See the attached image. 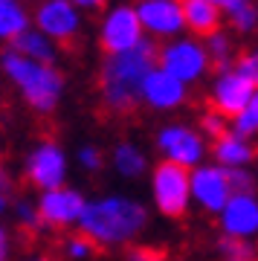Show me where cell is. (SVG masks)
<instances>
[{
  "instance_id": "484cf974",
  "label": "cell",
  "mask_w": 258,
  "mask_h": 261,
  "mask_svg": "<svg viewBox=\"0 0 258 261\" xmlns=\"http://www.w3.org/2000/svg\"><path fill=\"white\" fill-rule=\"evenodd\" d=\"M93 250H96V244L87 241L84 235H73V238H67V244H64L67 258H73V261H84V258H90Z\"/></svg>"
},
{
  "instance_id": "d590c367",
  "label": "cell",
  "mask_w": 258,
  "mask_h": 261,
  "mask_svg": "<svg viewBox=\"0 0 258 261\" xmlns=\"http://www.w3.org/2000/svg\"><path fill=\"white\" fill-rule=\"evenodd\" d=\"M206 3H212V6H218V9L223 6V0H206Z\"/></svg>"
},
{
  "instance_id": "e575fe53",
  "label": "cell",
  "mask_w": 258,
  "mask_h": 261,
  "mask_svg": "<svg viewBox=\"0 0 258 261\" xmlns=\"http://www.w3.org/2000/svg\"><path fill=\"white\" fill-rule=\"evenodd\" d=\"M6 206H9V197H6V192H0V215L6 212Z\"/></svg>"
},
{
  "instance_id": "603a6c76",
  "label": "cell",
  "mask_w": 258,
  "mask_h": 261,
  "mask_svg": "<svg viewBox=\"0 0 258 261\" xmlns=\"http://www.w3.org/2000/svg\"><path fill=\"white\" fill-rule=\"evenodd\" d=\"M203 49H206V56H209V61L212 64L221 67L223 70H229V58H232V41L226 32H212V35H206V44H203Z\"/></svg>"
},
{
  "instance_id": "ffe728a7",
  "label": "cell",
  "mask_w": 258,
  "mask_h": 261,
  "mask_svg": "<svg viewBox=\"0 0 258 261\" xmlns=\"http://www.w3.org/2000/svg\"><path fill=\"white\" fill-rule=\"evenodd\" d=\"M29 12L18 0H0V41H15L29 29Z\"/></svg>"
},
{
  "instance_id": "6da1fadb",
  "label": "cell",
  "mask_w": 258,
  "mask_h": 261,
  "mask_svg": "<svg viewBox=\"0 0 258 261\" xmlns=\"http://www.w3.org/2000/svg\"><path fill=\"white\" fill-rule=\"evenodd\" d=\"M148 224V209L128 195H105L87 200L79 218V232L101 247L131 244Z\"/></svg>"
},
{
  "instance_id": "1f68e13d",
  "label": "cell",
  "mask_w": 258,
  "mask_h": 261,
  "mask_svg": "<svg viewBox=\"0 0 258 261\" xmlns=\"http://www.w3.org/2000/svg\"><path fill=\"white\" fill-rule=\"evenodd\" d=\"M9 252H12L9 232H6V226L0 224V261H9Z\"/></svg>"
},
{
  "instance_id": "cb8c5ba5",
  "label": "cell",
  "mask_w": 258,
  "mask_h": 261,
  "mask_svg": "<svg viewBox=\"0 0 258 261\" xmlns=\"http://www.w3.org/2000/svg\"><path fill=\"white\" fill-rule=\"evenodd\" d=\"M226 130H229V119L221 116L218 111H206L200 116V137L203 140H206V137H209V140H218V137H223Z\"/></svg>"
},
{
  "instance_id": "9c48e42d",
  "label": "cell",
  "mask_w": 258,
  "mask_h": 261,
  "mask_svg": "<svg viewBox=\"0 0 258 261\" xmlns=\"http://www.w3.org/2000/svg\"><path fill=\"white\" fill-rule=\"evenodd\" d=\"M35 29L56 44H70L82 32V12L70 0H41L35 9Z\"/></svg>"
},
{
  "instance_id": "836d02e7",
  "label": "cell",
  "mask_w": 258,
  "mask_h": 261,
  "mask_svg": "<svg viewBox=\"0 0 258 261\" xmlns=\"http://www.w3.org/2000/svg\"><path fill=\"white\" fill-rule=\"evenodd\" d=\"M0 192H9V177H6L3 168H0Z\"/></svg>"
},
{
  "instance_id": "8fae6325",
  "label": "cell",
  "mask_w": 258,
  "mask_h": 261,
  "mask_svg": "<svg viewBox=\"0 0 258 261\" xmlns=\"http://www.w3.org/2000/svg\"><path fill=\"white\" fill-rule=\"evenodd\" d=\"M189 192H192V203H197L203 212L218 215L223 209V203L232 197L226 168L200 163L197 168L189 171Z\"/></svg>"
},
{
  "instance_id": "f546056e",
  "label": "cell",
  "mask_w": 258,
  "mask_h": 261,
  "mask_svg": "<svg viewBox=\"0 0 258 261\" xmlns=\"http://www.w3.org/2000/svg\"><path fill=\"white\" fill-rule=\"evenodd\" d=\"M79 166L84 171H99L101 168V151L96 145H82L79 148Z\"/></svg>"
},
{
  "instance_id": "8d00e7d4",
  "label": "cell",
  "mask_w": 258,
  "mask_h": 261,
  "mask_svg": "<svg viewBox=\"0 0 258 261\" xmlns=\"http://www.w3.org/2000/svg\"><path fill=\"white\" fill-rule=\"evenodd\" d=\"M226 261H252V258H226Z\"/></svg>"
},
{
  "instance_id": "74e56055",
  "label": "cell",
  "mask_w": 258,
  "mask_h": 261,
  "mask_svg": "<svg viewBox=\"0 0 258 261\" xmlns=\"http://www.w3.org/2000/svg\"><path fill=\"white\" fill-rule=\"evenodd\" d=\"M32 261H53V258H32Z\"/></svg>"
},
{
  "instance_id": "d6a6232c",
  "label": "cell",
  "mask_w": 258,
  "mask_h": 261,
  "mask_svg": "<svg viewBox=\"0 0 258 261\" xmlns=\"http://www.w3.org/2000/svg\"><path fill=\"white\" fill-rule=\"evenodd\" d=\"M70 3H73L79 12H82V9H101L108 0H70Z\"/></svg>"
},
{
  "instance_id": "f1b7e54d",
  "label": "cell",
  "mask_w": 258,
  "mask_h": 261,
  "mask_svg": "<svg viewBox=\"0 0 258 261\" xmlns=\"http://www.w3.org/2000/svg\"><path fill=\"white\" fill-rule=\"evenodd\" d=\"M15 215H18V221L27 226V229H38V226H41L38 209H35V203H29V200H18V206H15Z\"/></svg>"
},
{
  "instance_id": "d4e9b609",
  "label": "cell",
  "mask_w": 258,
  "mask_h": 261,
  "mask_svg": "<svg viewBox=\"0 0 258 261\" xmlns=\"http://www.w3.org/2000/svg\"><path fill=\"white\" fill-rule=\"evenodd\" d=\"M226 180H229V192L232 195L255 192V174L247 171V168H229V171H226Z\"/></svg>"
},
{
  "instance_id": "2e32d148",
  "label": "cell",
  "mask_w": 258,
  "mask_h": 261,
  "mask_svg": "<svg viewBox=\"0 0 258 261\" xmlns=\"http://www.w3.org/2000/svg\"><path fill=\"white\" fill-rule=\"evenodd\" d=\"M215 166L221 168H247L252 160H255V145L249 140H244V137H238V134H232V130H226L223 137H218L215 140Z\"/></svg>"
},
{
  "instance_id": "5b68a950",
  "label": "cell",
  "mask_w": 258,
  "mask_h": 261,
  "mask_svg": "<svg viewBox=\"0 0 258 261\" xmlns=\"http://www.w3.org/2000/svg\"><path fill=\"white\" fill-rule=\"evenodd\" d=\"M151 197L160 215L166 218H183L192 206V192H189V171L174 163H163L151 174Z\"/></svg>"
},
{
  "instance_id": "ac0fdd59",
  "label": "cell",
  "mask_w": 258,
  "mask_h": 261,
  "mask_svg": "<svg viewBox=\"0 0 258 261\" xmlns=\"http://www.w3.org/2000/svg\"><path fill=\"white\" fill-rule=\"evenodd\" d=\"M183 6V27L194 35H212L221 29V9L206 3V0H180Z\"/></svg>"
},
{
  "instance_id": "9a60e30c",
  "label": "cell",
  "mask_w": 258,
  "mask_h": 261,
  "mask_svg": "<svg viewBox=\"0 0 258 261\" xmlns=\"http://www.w3.org/2000/svg\"><path fill=\"white\" fill-rule=\"evenodd\" d=\"M255 90V84H249L247 79L235 70H223L212 84V111H218L226 119H235L244 108H247L249 96Z\"/></svg>"
},
{
  "instance_id": "4316f807",
  "label": "cell",
  "mask_w": 258,
  "mask_h": 261,
  "mask_svg": "<svg viewBox=\"0 0 258 261\" xmlns=\"http://www.w3.org/2000/svg\"><path fill=\"white\" fill-rule=\"evenodd\" d=\"M252 244L249 241H241V238H226L223 235L221 238V252L226 255V258H252Z\"/></svg>"
},
{
  "instance_id": "7402d4cb",
  "label": "cell",
  "mask_w": 258,
  "mask_h": 261,
  "mask_svg": "<svg viewBox=\"0 0 258 261\" xmlns=\"http://www.w3.org/2000/svg\"><path fill=\"white\" fill-rule=\"evenodd\" d=\"M232 134H238V137H244V140L258 137V87L252 90L247 108L232 119Z\"/></svg>"
},
{
  "instance_id": "83f0119b",
  "label": "cell",
  "mask_w": 258,
  "mask_h": 261,
  "mask_svg": "<svg viewBox=\"0 0 258 261\" xmlns=\"http://www.w3.org/2000/svg\"><path fill=\"white\" fill-rule=\"evenodd\" d=\"M232 70L241 73L249 84H255V87H258V49H255V53H249V56H244L238 64L232 67Z\"/></svg>"
},
{
  "instance_id": "e0dca14e",
  "label": "cell",
  "mask_w": 258,
  "mask_h": 261,
  "mask_svg": "<svg viewBox=\"0 0 258 261\" xmlns=\"http://www.w3.org/2000/svg\"><path fill=\"white\" fill-rule=\"evenodd\" d=\"M9 49L18 53V56H23V58H29V61H38V64L56 67V61H58V44L49 41L46 35H41L38 29L20 32L15 41H9Z\"/></svg>"
},
{
  "instance_id": "4fadbf2b",
  "label": "cell",
  "mask_w": 258,
  "mask_h": 261,
  "mask_svg": "<svg viewBox=\"0 0 258 261\" xmlns=\"http://www.w3.org/2000/svg\"><path fill=\"white\" fill-rule=\"evenodd\" d=\"M218 215H221V229L226 238L252 241L258 235V195L255 192L232 195Z\"/></svg>"
},
{
  "instance_id": "44dd1931",
  "label": "cell",
  "mask_w": 258,
  "mask_h": 261,
  "mask_svg": "<svg viewBox=\"0 0 258 261\" xmlns=\"http://www.w3.org/2000/svg\"><path fill=\"white\" fill-rule=\"evenodd\" d=\"M221 9L229 15L232 27L238 32H252L258 27V6L252 0H223Z\"/></svg>"
},
{
  "instance_id": "52a82bcc",
  "label": "cell",
  "mask_w": 258,
  "mask_h": 261,
  "mask_svg": "<svg viewBox=\"0 0 258 261\" xmlns=\"http://www.w3.org/2000/svg\"><path fill=\"white\" fill-rule=\"evenodd\" d=\"M157 151L163 163H174V166L192 171L206 157V140L200 137V130L174 122V125L157 130Z\"/></svg>"
},
{
  "instance_id": "7a4b0ae2",
  "label": "cell",
  "mask_w": 258,
  "mask_h": 261,
  "mask_svg": "<svg viewBox=\"0 0 258 261\" xmlns=\"http://www.w3.org/2000/svg\"><path fill=\"white\" fill-rule=\"evenodd\" d=\"M154 67H157V47L148 38L137 49L108 56L99 75L105 108L113 113H131L139 105V90H142L145 75Z\"/></svg>"
},
{
  "instance_id": "7c38bea8",
  "label": "cell",
  "mask_w": 258,
  "mask_h": 261,
  "mask_svg": "<svg viewBox=\"0 0 258 261\" xmlns=\"http://www.w3.org/2000/svg\"><path fill=\"white\" fill-rule=\"evenodd\" d=\"M139 18V27L142 32L154 38H180L183 32V6L180 0H137L134 6Z\"/></svg>"
},
{
  "instance_id": "d6986e66",
  "label": "cell",
  "mask_w": 258,
  "mask_h": 261,
  "mask_svg": "<svg viewBox=\"0 0 258 261\" xmlns=\"http://www.w3.org/2000/svg\"><path fill=\"white\" fill-rule=\"evenodd\" d=\"M113 168H116V174L125 180H137L142 177L148 171V157L145 151L134 145V142H119L116 148H113Z\"/></svg>"
},
{
  "instance_id": "30bf717a",
  "label": "cell",
  "mask_w": 258,
  "mask_h": 261,
  "mask_svg": "<svg viewBox=\"0 0 258 261\" xmlns=\"http://www.w3.org/2000/svg\"><path fill=\"white\" fill-rule=\"evenodd\" d=\"M84 203H87V197H84L79 189L61 186V189L41 192L35 209H38L41 224L53 226V229H67V226H75V224H79Z\"/></svg>"
},
{
  "instance_id": "277c9868",
  "label": "cell",
  "mask_w": 258,
  "mask_h": 261,
  "mask_svg": "<svg viewBox=\"0 0 258 261\" xmlns=\"http://www.w3.org/2000/svg\"><path fill=\"white\" fill-rule=\"evenodd\" d=\"M157 67L189 87L209 73L212 61L197 38H171L166 47L157 49Z\"/></svg>"
},
{
  "instance_id": "4dcf8cb0",
  "label": "cell",
  "mask_w": 258,
  "mask_h": 261,
  "mask_svg": "<svg viewBox=\"0 0 258 261\" xmlns=\"http://www.w3.org/2000/svg\"><path fill=\"white\" fill-rule=\"evenodd\" d=\"M128 261H166V255L151 247H134V250H128Z\"/></svg>"
},
{
  "instance_id": "5bb4252c",
  "label": "cell",
  "mask_w": 258,
  "mask_h": 261,
  "mask_svg": "<svg viewBox=\"0 0 258 261\" xmlns=\"http://www.w3.org/2000/svg\"><path fill=\"white\" fill-rule=\"evenodd\" d=\"M186 96H189V87L183 82H177L174 75H168L166 70L154 67L151 73L145 75L142 82V90H139V102H145L151 111H177L186 105Z\"/></svg>"
},
{
  "instance_id": "8992f818",
  "label": "cell",
  "mask_w": 258,
  "mask_h": 261,
  "mask_svg": "<svg viewBox=\"0 0 258 261\" xmlns=\"http://www.w3.org/2000/svg\"><path fill=\"white\" fill-rule=\"evenodd\" d=\"M145 41V32L139 27V18L134 6L128 3H116L105 12L99 27V44L108 56H119V53H128V49H137L139 44Z\"/></svg>"
},
{
  "instance_id": "ba28073f",
  "label": "cell",
  "mask_w": 258,
  "mask_h": 261,
  "mask_svg": "<svg viewBox=\"0 0 258 261\" xmlns=\"http://www.w3.org/2000/svg\"><path fill=\"white\" fill-rule=\"evenodd\" d=\"M27 180L41 192L67 186V154L53 140L38 142L27 157Z\"/></svg>"
},
{
  "instance_id": "3957f363",
  "label": "cell",
  "mask_w": 258,
  "mask_h": 261,
  "mask_svg": "<svg viewBox=\"0 0 258 261\" xmlns=\"http://www.w3.org/2000/svg\"><path fill=\"white\" fill-rule=\"evenodd\" d=\"M0 70L20 90L23 102L35 113H53L64 96V75L58 73V67L38 64V61H29V58L6 49L0 56Z\"/></svg>"
}]
</instances>
